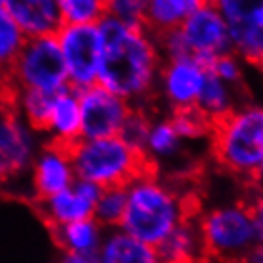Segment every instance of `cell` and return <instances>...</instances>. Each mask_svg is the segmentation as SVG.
I'll use <instances>...</instances> for the list:
<instances>
[{"mask_svg": "<svg viewBox=\"0 0 263 263\" xmlns=\"http://www.w3.org/2000/svg\"><path fill=\"white\" fill-rule=\"evenodd\" d=\"M225 20L233 52L263 69V0H210Z\"/></svg>", "mask_w": 263, "mask_h": 263, "instance_id": "cell-8", "label": "cell"}, {"mask_svg": "<svg viewBox=\"0 0 263 263\" xmlns=\"http://www.w3.org/2000/svg\"><path fill=\"white\" fill-rule=\"evenodd\" d=\"M240 263H263V240L259 242L256 248L252 250Z\"/></svg>", "mask_w": 263, "mask_h": 263, "instance_id": "cell-33", "label": "cell"}, {"mask_svg": "<svg viewBox=\"0 0 263 263\" xmlns=\"http://www.w3.org/2000/svg\"><path fill=\"white\" fill-rule=\"evenodd\" d=\"M179 33L189 56H194L208 69L217 56L233 52L225 20L212 4H205L194 15H190L179 27Z\"/></svg>", "mask_w": 263, "mask_h": 263, "instance_id": "cell-11", "label": "cell"}, {"mask_svg": "<svg viewBox=\"0 0 263 263\" xmlns=\"http://www.w3.org/2000/svg\"><path fill=\"white\" fill-rule=\"evenodd\" d=\"M43 135L10 110L0 117V184L20 181L43 146Z\"/></svg>", "mask_w": 263, "mask_h": 263, "instance_id": "cell-9", "label": "cell"}, {"mask_svg": "<svg viewBox=\"0 0 263 263\" xmlns=\"http://www.w3.org/2000/svg\"><path fill=\"white\" fill-rule=\"evenodd\" d=\"M95 259L96 263H160L156 250L131 238L119 229L106 233Z\"/></svg>", "mask_w": 263, "mask_h": 263, "instance_id": "cell-19", "label": "cell"}, {"mask_svg": "<svg viewBox=\"0 0 263 263\" xmlns=\"http://www.w3.org/2000/svg\"><path fill=\"white\" fill-rule=\"evenodd\" d=\"M196 110L212 125L217 123L219 119H223L234 110L233 87L223 83L221 79H217L210 71L208 77H205L204 88L200 92V98L196 102Z\"/></svg>", "mask_w": 263, "mask_h": 263, "instance_id": "cell-21", "label": "cell"}, {"mask_svg": "<svg viewBox=\"0 0 263 263\" xmlns=\"http://www.w3.org/2000/svg\"><path fill=\"white\" fill-rule=\"evenodd\" d=\"M183 140L177 135L175 127L169 119H158L150 121V129L144 142V156L148 161L152 160H165L175 156L181 150Z\"/></svg>", "mask_w": 263, "mask_h": 263, "instance_id": "cell-22", "label": "cell"}, {"mask_svg": "<svg viewBox=\"0 0 263 263\" xmlns=\"http://www.w3.org/2000/svg\"><path fill=\"white\" fill-rule=\"evenodd\" d=\"M12 110V88L6 79H0V117Z\"/></svg>", "mask_w": 263, "mask_h": 263, "instance_id": "cell-32", "label": "cell"}, {"mask_svg": "<svg viewBox=\"0 0 263 263\" xmlns=\"http://www.w3.org/2000/svg\"><path fill=\"white\" fill-rule=\"evenodd\" d=\"M54 37L66 66L69 87L83 90L96 85L104 52L98 23L62 25Z\"/></svg>", "mask_w": 263, "mask_h": 263, "instance_id": "cell-7", "label": "cell"}, {"mask_svg": "<svg viewBox=\"0 0 263 263\" xmlns=\"http://www.w3.org/2000/svg\"><path fill=\"white\" fill-rule=\"evenodd\" d=\"M127 205L119 231L158 248L186 219L183 200L148 169L125 186Z\"/></svg>", "mask_w": 263, "mask_h": 263, "instance_id": "cell-2", "label": "cell"}, {"mask_svg": "<svg viewBox=\"0 0 263 263\" xmlns=\"http://www.w3.org/2000/svg\"><path fill=\"white\" fill-rule=\"evenodd\" d=\"M4 4H6V0H0V8H4Z\"/></svg>", "mask_w": 263, "mask_h": 263, "instance_id": "cell-35", "label": "cell"}, {"mask_svg": "<svg viewBox=\"0 0 263 263\" xmlns=\"http://www.w3.org/2000/svg\"><path fill=\"white\" fill-rule=\"evenodd\" d=\"M52 98L54 95L39 90H12V111L41 133L46 114L50 110Z\"/></svg>", "mask_w": 263, "mask_h": 263, "instance_id": "cell-23", "label": "cell"}, {"mask_svg": "<svg viewBox=\"0 0 263 263\" xmlns=\"http://www.w3.org/2000/svg\"><path fill=\"white\" fill-rule=\"evenodd\" d=\"M106 233L108 231L95 217L77 221V223H69V225L58 227V229L52 231L54 240L58 244V248L64 252V256L85 257H96Z\"/></svg>", "mask_w": 263, "mask_h": 263, "instance_id": "cell-17", "label": "cell"}, {"mask_svg": "<svg viewBox=\"0 0 263 263\" xmlns=\"http://www.w3.org/2000/svg\"><path fill=\"white\" fill-rule=\"evenodd\" d=\"M12 90H39L58 95L69 87L56 37L25 39L6 77Z\"/></svg>", "mask_w": 263, "mask_h": 263, "instance_id": "cell-6", "label": "cell"}, {"mask_svg": "<svg viewBox=\"0 0 263 263\" xmlns=\"http://www.w3.org/2000/svg\"><path fill=\"white\" fill-rule=\"evenodd\" d=\"M208 73L210 69L202 66L194 56H181L161 64L158 85L173 111L196 108Z\"/></svg>", "mask_w": 263, "mask_h": 263, "instance_id": "cell-12", "label": "cell"}, {"mask_svg": "<svg viewBox=\"0 0 263 263\" xmlns=\"http://www.w3.org/2000/svg\"><path fill=\"white\" fill-rule=\"evenodd\" d=\"M156 254L160 257V263H196L198 257L204 256L198 227L186 217L156 248Z\"/></svg>", "mask_w": 263, "mask_h": 263, "instance_id": "cell-20", "label": "cell"}, {"mask_svg": "<svg viewBox=\"0 0 263 263\" xmlns=\"http://www.w3.org/2000/svg\"><path fill=\"white\" fill-rule=\"evenodd\" d=\"M25 43V35L15 25L4 8H0V79H6L17 54Z\"/></svg>", "mask_w": 263, "mask_h": 263, "instance_id": "cell-24", "label": "cell"}, {"mask_svg": "<svg viewBox=\"0 0 263 263\" xmlns=\"http://www.w3.org/2000/svg\"><path fill=\"white\" fill-rule=\"evenodd\" d=\"M248 210H250V213H252L254 221H256L257 231H259V233H261V236H263V186L257 190L256 196H254V200L248 204Z\"/></svg>", "mask_w": 263, "mask_h": 263, "instance_id": "cell-31", "label": "cell"}, {"mask_svg": "<svg viewBox=\"0 0 263 263\" xmlns=\"http://www.w3.org/2000/svg\"><path fill=\"white\" fill-rule=\"evenodd\" d=\"M210 71H212L217 79H221L223 83L227 85H238L242 79V64H240V58L234 54V52H227V54H221L217 58L213 60L212 67H210Z\"/></svg>", "mask_w": 263, "mask_h": 263, "instance_id": "cell-30", "label": "cell"}, {"mask_svg": "<svg viewBox=\"0 0 263 263\" xmlns=\"http://www.w3.org/2000/svg\"><path fill=\"white\" fill-rule=\"evenodd\" d=\"M204 254L219 261L240 263L263 240L248 205L213 208L198 223Z\"/></svg>", "mask_w": 263, "mask_h": 263, "instance_id": "cell-5", "label": "cell"}, {"mask_svg": "<svg viewBox=\"0 0 263 263\" xmlns=\"http://www.w3.org/2000/svg\"><path fill=\"white\" fill-rule=\"evenodd\" d=\"M169 121L175 127V131L181 137V140H196L205 137L208 133H212V123L196 108L173 111V116H171Z\"/></svg>", "mask_w": 263, "mask_h": 263, "instance_id": "cell-27", "label": "cell"}, {"mask_svg": "<svg viewBox=\"0 0 263 263\" xmlns=\"http://www.w3.org/2000/svg\"><path fill=\"white\" fill-rule=\"evenodd\" d=\"M104 52L98 71L100 87L127 102H142L154 92L161 69L156 39L142 25H127L104 15L98 22Z\"/></svg>", "mask_w": 263, "mask_h": 263, "instance_id": "cell-1", "label": "cell"}, {"mask_svg": "<svg viewBox=\"0 0 263 263\" xmlns=\"http://www.w3.org/2000/svg\"><path fill=\"white\" fill-rule=\"evenodd\" d=\"M27 177H29L31 194L37 202L71 186L77 181V175H75L69 148H64L48 140L43 142V146L31 163Z\"/></svg>", "mask_w": 263, "mask_h": 263, "instance_id": "cell-13", "label": "cell"}, {"mask_svg": "<svg viewBox=\"0 0 263 263\" xmlns=\"http://www.w3.org/2000/svg\"><path fill=\"white\" fill-rule=\"evenodd\" d=\"M60 263H96V259L85 256H64Z\"/></svg>", "mask_w": 263, "mask_h": 263, "instance_id": "cell-34", "label": "cell"}, {"mask_svg": "<svg viewBox=\"0 0 263 263\" xmlns=\"http://www.w3.org/2000/svg\"><path fill=\"white\" fill-rule=\"evenodd\" d=\"M125 205H127V194L125 186H114V189H104L98 196L95 208V219L106 229L114 231L119 229V223L123 219Z\"/></svg>", "mask_w": 263, "mask_h": 263, "instance_id": "cell-26", "label": "cell"}, {"mask_svg": "<svg viewBox=\"0 0 263 263\" xmlns=\"http://www.w3.org/2000/svg\"><path fill=\"white\" fill-rule=\"evenodd\" d=\"M64 25L98 23L106 15V0H56Z\"/></svg>", "mask_w": 263, "mask_h": 263, "instance_id": "cell-25", "label": "cell"}, {"mask_svg": "<svg viewBox=\"0 0 263 263\" xmlns=\"http://www.w3.org/2000/svg\"><path fill=\"white\" fill-rule=\"evenodd\" d=\"M4 10L22 29L25 39L54 37L64 25L56 0H6Z\"/></svg>", "mask_w": 263, "mask_h": 263, "instance_id": "cell-16", "label": "cell"}, {"mask_svg": "<svg viewBox=\"0 0 263 263\" xmlns=\"http://www.w3.org/2000/svg\"><path fill=\"white\" fill-rule=\"evenodd\" d=\"M75 175L98 189L127 186L135 177L150 169V161L121 137L81 139L69 148Z\"/></svg>", "mask_w": 263, "mask_h": 263, "instance_id": "cell-4", "label": "cell"}, {"mask_svg": "<svg viewBox=\"0 0 263 263\" xmlns=\"http://www.w3.org/2000/svg\"><path fill=\"white\" fill-rule=\"evenodd\" d=\"M148 0H106V15L127 25H142Z\"/></svg>", "mask_w": 263, "mask_h": 263, "instance_id": "cell-28", "label": "cell"}, {"mask_svg": "<svg viewBox=\"0 0 263 263\" xmlns=\"http://www.w3.org/2000/svg\"><path fill=\"white\" fill-rule=\"evenodd\" d=\"M148 129H150V119L144 116V111L133 108V111L129 114L127 121H125L123 129L117 137H121L129 146L144 154V142H146Z\"/></svg>", "mask_w": 263, "mask_h": 263, "instance_id": "cell-29", "label": "cell"}, {"mask_svg": "<svg viewBox=\"0 0 263 263\" xmlns=\"http://www.w3.org/2000/svg\"><path fill=\"white\" fill-rule=\"evenodd\" d=\"M77 92L81 108V139L117 137L133 111L131 104L100 85H92Z\"/></svg>", "mask_w": 263, "mask_h": 263, "instance_id": "cell-10", "label": "cell"}, {"mask_svg": "<svg viewBox=\"0 0 263 263\" xmlns=\"http://www.w3.org/2000/svg\"><path fill=\"white\" fill-rule=\"evenodd\" d=\"M212 148L219 165L263 181V106L246 104L212 125Z\"/></svg>", "mask_w": 263, "mask_h": 263, "instance_id": "cell-3", "label": "cell"}, {"mask_svg": "<svg viewBox=\"0 0 263 263\" xmlns=\"http://www.w3.org/2000/svg\"><path fill=\"white\" fill-rule=\"evenodd\" d=\"M100 192L102 189H98L96 184L77 179L66 190L37 202L39 213L52 231L69 223L92 219Z\"/></svg>", "mask_w": 263, "mask_h": 263, "instance_id": "cell-14", "label": "cell"}, {"mask_svg": "<svg viewBox=\"0 0 263 263\" xmlns=\"http://www.w3.org/2000/svg\"><path fill=\"white\" fill-rule=\"evenodd\" d=\"M205 4L210 0H148L142 27L152 37L175 31Z\"/></svg>", "mask_w": 263, "mask_h": 263, "instance_id": "cell-18", "label": "cell"}, {"mask_svg": "<svg viewBox=\"0 0 263 263\" xmlns=\"http://www.w3.org/2000/svg\"><path fill=\"white\" fill-rule=\"evenodd\" d=\"M41 135H44L48 142L64 148H71L81 140L79 92L75 88L67 87L54 95Z\"/></svg>", "mask_w": 263, "mask_h": 263, "instance_id": "cell-15", "label": "cell"}]
</instances>
